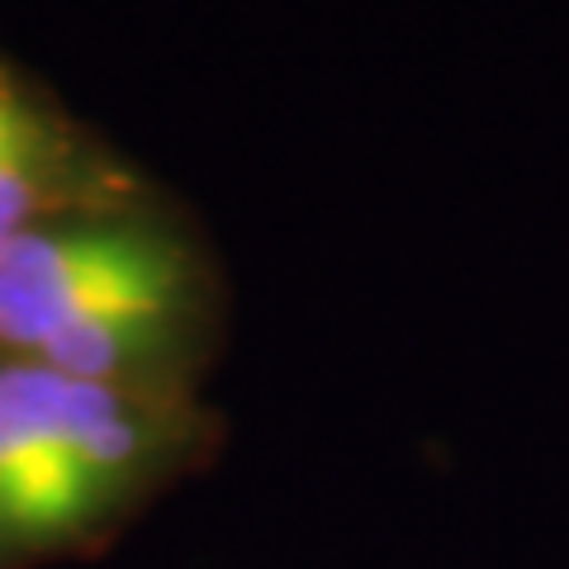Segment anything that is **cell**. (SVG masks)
<instances>
[{"label": "cell", "instance_id": "1", "mask_svg": "<svg viewBox=\"0 0 569 569\" xmlns=\"http://www.w3.org/2000/svg\"><path fill=\"white\" fill-rule=\"evenodd\" d=\"M228 328L209 242L162 194L0 247V356L67 380L200 395Z\"/></svg>", "mask_w": 569, "mask_h": 569}, {"label": "cell", "instance_id": "2", "mask_svg": "<svg viewBox=\"0 0 569 569\" xmlns=\"http://www.w3.org/2000/svg\"><path fill=\"white\" fill-rule=\"evenodd\" d=\"M219 447L223 418L200 395L86 385L0 356V569L96 556Z\"/></svg>", "mask_w": 569, "mask_h": 569}]
</instances>
